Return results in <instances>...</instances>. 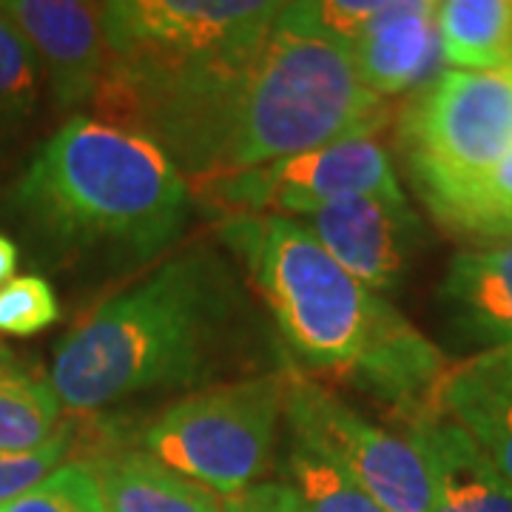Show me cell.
<instances>
[{"label": "cell", "instance_id": "6da1fadb", "mask_svg": "<svg viewBox=\"0 0 512 512\" xmlns=\"http://www.w3.org/2000/svg\"><path fill=\"white\" fill-rule=\"evenodd\" d=\"M92 103L94 120L146 134L194 180L373 140L387 120L348 49L302 23L291 3L254 49L146 89L103 83Z\"/></svg>", "mask_w": 512, "mask_h": 512}, {"label": "cell", "instance_id": "7a4b0ae2", "mask_svg": "<svg viewBox=\"0 0 512 512\" xmlns=\"http://www.w3.org/2000/svg\"><path fill=\"white\" fill-rule=\"evenodd\" d=\"M220 237L242 259L299 362L345 376L396 407L404 424L439 410L436 387L447 370L439 348L353 279L302 222L228 217Z\"/></svg>", "mask_w": 512, "mask_h": 512}, {"label": "cell", "instance_id": "3957f363", "mask_svg": "<svg viewBox=\"0 0 512 512\" xmlns=\"http://www.w3.org/2000/svg\"><path fill=\"white\" fill-rule=\"evenodd\" d=\"M220 256L191 248L89 313L57 345L49 382L72 413L200 382L239 311Z\"/></svg>", "mask_w": 512, "mask_h": 512}, {"label": "cell", "instance_id": "277c9868", "mask_svg": "<svg viewBox=\"0 0 512 512\" xmlns=\"http://www.w3.org/2000/svg\"><path fill=\"white\" fill-rule=\"evenodd\" d=\"M15 205L57 245L143 262L180 237L191 188L151 137L77 114L40 146L15 185Z\"/></svg>", "mask_w": 512, "mask_h": 512}, {"label": "cell", "instance_id": "5b68a950", "mask_svg": "<svg viewBox=\"0 0 512 512\" xmlns=\"http://www.w3.org/2000/svg\"><path fill=\"white\" fill-rule=\"evenodd\" d=\"M410 177L430 214H444L512 151V66L444 72L399 126Z\"/></svg>", "mask_w": 512, "mask_h": 512}, {"label": "cell", "instance_id": "8992f818", "mask_svg": "<svg viewBox=\"0 0 512 512\" xmlns=\"http://www.w3.org/2000/svg\"><path fill=\"white\" fill-rule=\"evenodd\" d=\"M285 3L117 0L103 3L109 69L103 83L146 89L254 49Z\"/></svg>", "mask_w": 512, "mask_h": 512}, {"label": "cell", "instance_id": "52a82bcc", "mask_svg": "<svg viewBox=\"0 0 512 512\" xmlns=\"http://www.w3.org/2000/svg\"><path fill=\"white\" fill-rule=\"evenodd\" d=\"M285 410V376H256L208 387L165 407L143 433V453L214 495L254 487L268 467L279 416Z\"/></svg>", "mask_w": 512, "mask_h": 512}, {"label": "cell", "instance_id": "ba28073f", "mask_svg": "<svg viewBox=\"0 0 512 512\" xmlns=\"http://www.w3.org/2000/svg\"><path fill=\"white\" fill-rule=\"evenodd\" d=\"M293 441L333 461L384 512H433L430 467L410 436H396L359 416L345 399L308 376H285Z\"/></svg>", "mask_w": 512, "mask_h": 512}, {"label": "cell", "instance_id": "9c48e42d", "mask_svg": "<svg viewBox=\"0 0 512 512\" xmlns=\"http://www.w3.org/2000/svg\"><path fill=\"white\" fill-rule=\"evenodd\" d=\"M197 194L231 217H308L359 194H402L390 157L376 140L313 148L237 174L197 180Z\"/></svg>", "mask_w": 512, "mask_h": 512}, {"label": "cell", "instance_id": "30bf717a", "mask_svg": "<svg viewBox=\"0 0 512 512\" xmlns=\"http://www.w3.org/2000/svg\"><path fill=\"white\" fill-rule=\"evenodd\" d=\"M299 222L373 293L390 291L402 282L424 239V225L404 194L345 197Z\"/></svg>", "mask_w": 512, "mask_h": 512}, {"label": "cell", "instance_id": "8fae6325", "mask_svg": "<svg viewBox=\"0 0 512 512\" xmlns=\"http://www.w3.org/2000/svg\"><path fill=\"white\" fill-rule=\"evenodd\" d=\"M0 15L29 40L60 109L92 103L109 69L103 3L0 0Z\"/></svg>", "mask_w": 512, "mask_h": 512}, {"label": "cell", "instance_id": "7c38bea8", "mask_svg": "<svg viewBox=\"0 0 512 512\" xmlns=\"http://www.w3.org/2000/svg\"><path fill=\"white\" fill-rule=\"evenodd\" d=\"M436 404L512 484V345L447 365L436 387Z\"/></svg>", "mask_w": 512, "mask_h": 512}, {"label": "cell", "instance_id": "4fadbf2b", "mask_svg": "<svg viewBox=\"0 0 512 512\" xmlns=\"http://www.w3.org/2000/svg\"><path fill=\"white\" fill-rule=\"evenodd\" d=\"M350 63L379 97L402 94L427 77L439 52L436 3L393 0L348 46Z\"/></svg>", "mask_w": 512, "mask_h": 512}, {"label": "cell", "instance_id": "5bb4252c", "mask_svg": "<svg viewBox=\"0 0 512 512\" xmlns=\"http://www.w3.org/2000/svg\"><path fill=\"white\" fill-rule=\"evenodd\" d=\"M407 436L430 467L433 512H512V484L487 453L441 410L407 421Z\"/></svg>", "mask_w": 512, "mask_h": 512}, {"label": "cell", "instance_id": "9a60e30c", "mask_svg": "<svg viewBox=\"0 0 512 512\" xmlns=\"http://www.w3.org/2000/svg\"><path fill=\"white\" fill-rule=\"evenodd\" d=\"M441 302L464 336L490 348L512 345V239L453 256L441 279Z\"/></svg>", "mask_w": 512, "mask_h": 512}, {"label": "cell", "instance_id": "2e32d148", "mask_svg": "<svg viewBox=\"0 0 512 512\" xmlns=\"http://www.w3.org/2000/svg\"><path fill=\"white\" fill-rule=\"evenodd\" d=\"M100 481L109 512H220L211 490L168 470L143 450H117L83 461Z\"/></svg>", "mask_w": 512, "mask_h": 512}, {"label": "cell", "instance_id": "e0dca14e", "mask_svg": "<svg viewBox=\"0 0 512 512\" xmlns=\"http://www.w3.org/2000/svg\"><path fill=\"white\" fill-rule=\"evenodd\" d=\"M441 57L458 72H495L512 66V0L436 3Z\"/></svg>", "mask_w": 512, "mask_h": 512}, {"label": "cell", "instance_id": "ac0fdd59", "mask_svg": "<svg viewBox=\"0 0 512 512\" xmlns=\"http://www.w3.org/2000/svg\"><path fill=\"white\" fill-rule=\"evenodd\" d=\"M55 387L0 345V453H26L60 430Z\"/></svg>", "mask_w": 512, "mask_h": 512}, {"label": "cell", "instance_id": "d6986e66", "mask_svg": "<svg viewBox=\"0 0 512 512\" xmlns=\"http://www.w3.org/2000/svg\"><path fill=\"white\" fill-rule=\"evenodd\" d=\"M293 512H384L370 495L345 476L333 461L293 441L288 456V481Z\"/></svg>", "mask_w": 512, "mask_h": 512}, {"label": "cell", "instance_id": "ffe728a7", "mask_svg": "<svg viewBox=\"0 0 512 512\" xmlns=\"http://www.w3.org/2000/svg\"><path fill=\"white\" fill-rule=\"evenodd\" d=\"M436 220L476 239H512V151Z\"/></svg>", "mask_w": 512, "mask_h": 512}, {"label": "cell", "instance_id": "44dd1931", "mask_svg": "<svg viewBox=\"0 0 512 512\" xmlns=\"http://www.w3.org/2000/svg\"><path fill=\"white\" fill-rule=\"evenodd\" d=\"M0 512H109L100 481L89 464L69 461L32 490L0 504Z\"/></svg>", "mask_w": 512, "mask_h": 512}, {"label": "cell", "instance_id": "7402d4cb", "mask_svg": "<svg viewBox=\"0 0 512 512\" xmlns=\"http://www.w3.org/2000/svg\"><path fill=\"white\" fill-rule=\"evenodd\" d=\"M40 60L12 20L0 15V123H15L35 109Z\"/></svg>", "mask_w": 512, "mask_h": 512}, {"label": "cell", "instance_id": "603a6c76", "mask_svg": "<svg viewBox=\"0 0 512 512\" xmlns=\"http://www.w3.org/2000/svg\"><path fill=\"white\" fill-rule=\"evenodd\" d=\"M60 319L57 296L43 276H15L0 288V333L35 336Z\"/></svg>", "mask_w": 512, "mask_h": 512}, {"label": "cell", "instance_id": "cb8c5ba5", "mask_svg": "<svg viewBox=\"0 0 512 512\" xmlns=\"http://www.w3.org/2000/svg\"><path fill=\"white\" fill-rule=\"evenodd\" d=\"M74 424L63 421L52 439L26 453H0V504L32 490L49 473H55L60 461L72 453Z\"/></svg>", "mask_w": 512, "mask_h": 512}, {"label": "cell", "instance_id": "d4e9b609", "mask_svg": "<svg viewBox=\"0 0 512 512\" xmlns=\"http://www.w3.org/2000/svg\"><path fill=\"white\" fill-rule=\"evenodd\" d=\"M291 12L308 23L319 35L330 37L348 49L373 20L384 12V3L373 0H319V3H291Z\"/></svg>", "mask_w": 512, "mask_h": 512}, {"label": "cell", "instance_id": "484cf974", "mask_svg": "<svg viewBox=\"0 0 512 512\" xmlns=\"http://www.w3.org/2000/svg\"><path fill=\"white\" fill-rule=\"evenodd\" d=\"M220 512H293V504L288 487L276 481V484H254L231 498H222Z\"/></svg>", "mask_w": 512, "mask_h": 512}, {"label": "cell", "instance_id": "4316f807", "mask_svg": "<svg viewBox=\"0 0 512 512\" xmlns=\"http://www.w3.org/2000/svg\"><path fill=\"white\" fill-rule=\"evenodd\" d=\"M18 271V245L6 234H0V288L15 279Z\"/></svg>", "mask_w": 512, "mask_h": 512}]
</instances>
